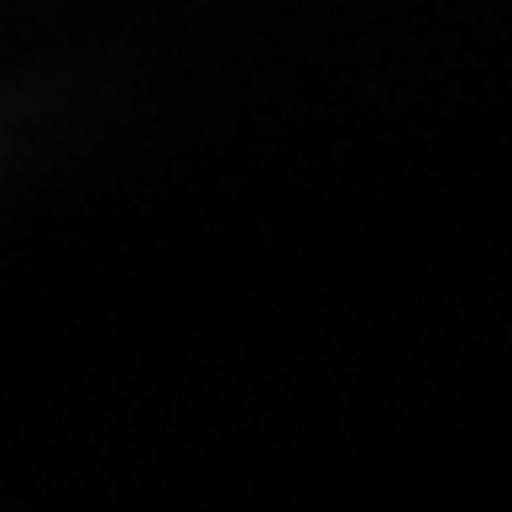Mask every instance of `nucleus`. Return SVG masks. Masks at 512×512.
Listing matches in <instances>:
<instances>
[]
</instances>
